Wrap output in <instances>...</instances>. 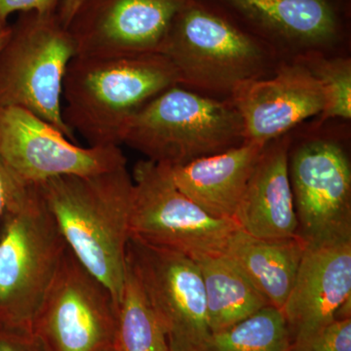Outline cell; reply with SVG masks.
<instances>
[{
	"label": "cell",
	"mask_w": 351,
	"mask_h": 351,
	"mask_svg": "<svg viewBox=\"0 0 351 351\" xmlns=\"http://www.w3.org/2000/svg\"><path fill=\"white\" fill-rule=\"evenodd\" d=\"M178 85L230 100L243 82L269 77L284 61L204 0H188L173 20L160 50Z\"/></svg>",
	"instance_id": "3"
},
{
	"label": "cell",
	"mask_w": 351,
	"mask_h": 351,
	"mask_svg": "<svg viewBox=\"0 0 351 351\" xmlns=\"http://www.w3.org/2000/svg\"><path fill=\"white\" fill-rule=\"evenodd\" d=\"M306 245L301 237L260 239L239 228L223 254L248 277L269 306L282 309L294 286Z\"/></svg>",
	"instance_id": "18"
},
{
	"label": "cell",
	"mask_w": 351,
	"mask_h": 351,
	"mask_svg": "<svg viewBox=\"0 0 351 351\" xmlns=\"http://www.w3.org/2000/svg\"><path fill=\"white\" fill-rule=\"evenodd\" d=\"M110 351H117V348H114V350H110Z\"/></svg>",
	"instance_id": "30"
},
{
	"label": "cell",
	"mask_w": 351,
	"mask_h": 351,
	"mask_svg": "<svg viewBox=\"0 0 351 351\" xmlns=\"http://www.w3.org/2000/svg\"><path fill=\"white\" fill-rule=\"evenodd\" d=\"M291 345L282 311L267 306L228 329L212 332L202 351H290Z\"/></svg>",
	"instance_id": "21"
},
{
	"label": "cell",
	"mask_w": 351,
	"mask_h": 351,
	"mask_svg": "<svg viewBox=\"0 0 351 351\" xmlns=\"http://www.w3.org/2000/svg\"><path fill=\"white\" fill-rule=\"evenodd\" d=\"M127 265L156 314L171 351H202L211 336L197 263L131 237Z\"/></svg>",
	"instance_id": "11"
},
{
	"label": "cell",
	"mask_w": 351,
	"mask_h": 351,
	"mask_svg": "<svg viewBox=\"0 0 351 351\" xmlns=\"http://www.w3.org/2000/svg\"><path fill=\"white\" fill-rule=\"evenodd\" d=\"M0 158L25 184L127 165L119 147H80L45 120L13 107L0 108Z\"/></svg>",
	"instance_id": "12"
},
{
	"label": "cell",
	"mask_w": 351,
	"mask_h": 351,
	"mask_svg": "<svg viewBox=\"0 0 351 351\" xmlns=\"http://www.w3.org/2000/svg\"><path fill=\"white\" fill-rule=\"evenodd\" d=\"M83 1L84 0H62L59 8H58L57 15L64 27H68L76 10L80 8Z\"/></svg>",
	"instance_id": "27"
},
{
	"label": "cell",
	"mask_w": 351,
	"mask_h": 351,
	"mask_svg": "<svg viewBox=\"0 0 351 351\" xmlns=\"http://www.w3.org/2000/svg\"><path fill=\"white\" fill-rule=\"evenodd\" d=\"M25 184L13 174L12 171L0 158V221L7 207L15 199Z\"/></svg>",
	"instance_id": "26"
},
{
	"label": "cell",
	"mask_w": 351,
	"mask_h": 351,
	"mask_svg": "<svg viewBox=\"0 0 351 351\" xmlns=\"http://www.w3.org/2000/svg\"><path fill=\"white\" fill-rule=\"evenodd\" d=\"M9 34H10V25L3 32H0V49L5 44L7 39H8Z\"/></svg>",
	"instance_id": "28"
},
{
	"label": "cell",
	"mask_w": 351,
	"mask_h": 351,
	"mask_svg": "<svg viewBox=\"0 0 351 351\" xmlns=\"http://www.w3.org/2000/svg\"><path fill=\"white\" fill-rule=\"evenodd\" d=\"M289 143L290 133L263 147L235 213L240 230L256 239L300 237L289 180Z\"/></svg>",
	"instance_id": "16"
},
{
	"label": "cell",
	"mask_w": 351,
	"mask_h": 351,
	"mask_svg": "<svg viewBox=\"0 0 351 351\" xmlns=\"http://www.w3.org/2000/svg\"><path fill=\"white\" fill-rule=\"evenodd\" d=\"M265 145L243 143L221 154L168 168L176 186L203 211L215 218L234 221Z\"/></svg>",
	"instance_id": "17"
},
{
	"label": "cell",
	"mask_w": 351,
	"mask_h": 351,
	"mask_svg": "<svg viewBox=\"0 0 351 351\" xmlns=\"http://www.w3.org/2000/svg\"><path fill=\"white\" fill-rule=\"evenodd\" d=\"M175 85L174 69L159 53L75 56L64 78L63 119L90 147H119L132 117Z\"/></svg>",
	"instance_id": "2"
},
{
	"label": "cell",
	"mask_w": 351,
	"mask_h": 351,
	"mask_svg": "<svg viewBox=\"0 0 351 351\" xmlns=\"http://www.w3.org/2000/svg\"><path fill=\"white\" fill-rule=\"evenodd\" d=\"M195 263L204 285L211 332L228 329L269 306L248 277L225 254L202 258Z\"/></svg>",
	"instance_id": "19"
},
{
	"label": "cell",
	"mask_w": 351,
	"mask_h": 351,
	"mask_svg": "<svg viewBox=\"0 0 351 351\" xmlns=\"http://www.w3.org/2000/svg\"><path fill=\"white\" fill-rule=\"evenodd\" d=\"M284 62L348 55L351 0H204Z\"/></svg>",
	"instance_id": "9"
},
{
	"label": "cell",
	"mask_w": 351,
	"mask_h": 351,
	"mask_svg": "<svg viewBox=\"0 0 351 351\" xmlns=\"http://www.w3.org/2000/svg\"><path fill=\"white\" fill-rule=\"evenodd\" d=\"M243 125L244 143L265 145L290 133L325 108L319 82L300 62H283L269 77L240 84L230 99Z\"/></svg>",
	"instance_id": "14"
},
{
	"label": "cell",
	"mask_w": 351,
	"mask_h": 351,
	"mask_svg": "<svg viewBox=\"0 0 351 351\" xmlns=\"http://www.w3.org/2000/svg\"><path fill=\"white\" fill-rule=\"evenodd\" d=\"M8 24H5V23H3L1 20H0V32H2L4 31V29H6L7 27H8Z\"/></svg>",
	"instance_id": "29"
},
{
	"label": "cell",
	"mask_w": 351,
	"mask_h": 351,
	"mask_svg": "<svg viewBox=\"0 0 351 351\" xmlns=\"http://www.w3.org/2000/svg\"><path fill=\"white\" fill-rule=\"evenodd\" d=\"M350 121L315 119L290 132L288 173L306 243L351 237Z\"/></svg>",
	"instance_id": "4"
},
{
	"label": "cell",
	"mask_w": 351,
	"mask_h": 351,
	"mask_svg": "<svg viewBox=\"0 0 351 351\" xmlns=\"http://www.w3.org/2000/svg\"><path fill=\"white\" fill-rule=\"evenodd\" d=\"M306 66L319 82L325 108L315 119H351V58L350 55L311 54L295 60Z\"/></svg>",
	"instance_id": "22"
},
{
	"label": "cell",
	"mask_w": 351,
	"mask_h": 351,
	"mask_svg": "<svg viewBox=\"0 0 351 351\" xmlns=\"http://www.w3.org/2000/svg\"><path fill=\"white\" fill-rule=\"evenodd\" d=\"M188 0H84L68 29L83 57L160 54Z\"/></svg>",
	"instance_id": "13"
},
{
	"label": "cell",
	"mask_w": 351,
	"mask_h": 351,
	"mask_svg": "<svg viewBox=\"0 0 351 351\" xmlns=\"http://www.w3.org/2000/svg\"><path fill=\"white\" fill-rule=\"evenodd\" d=\"M243 143V125L232 101L175 85L132 117L122 144L147 160L176 167Z\"/></svg>",
	"instance_id": "6"
},
{
	"label": "cell",
	"mask_w": 351,
	"mask_h": 351,
	"mask_svg": "<svg viewBox=\"0 0 351 351\" xmlns=\"http://www.w3.org/2000/svg\"><path fill=\"white\" fill-rule=\"evenodd\" d=\"M62 0H0V20L7 23L15 12H36L49 15L56 14Z\"/></svg>",
	"instance_id": "24"
},
{
	"label": "cell",
	"mask_w": 351,
	"mask_h": 351,
	"mask_svg": "<svg viewBox=\"0 0 351 351\" xmlns=\"http://www.w3.org/2000/svg\"><path fill=\"white\" fill-rule=\"evenodd\" d=\"M132 178L131 237L193 261L225 253L239 225L203 211L176 186L168 166L144 159Z\"/></svg>",
	"instance_id": "8"
},
{
	"label": "cell",
	"mask_w": 351,
	"mask_h": 351,
	"mask_svg": "<svg viewBox=\"0 0 351 351\" xmlns=\"http://www.w3.org/2000/svg\"><path fill=\"white\" fill-rule=\"evenodd\" d=\"M351 297V237L306 243L294 286L282 307L292 345L335 320Z\"/></svg>",
	"instance_id": "15"
},
{
	"label": "cell",
	"mask_w": 351,
	"mask_h": 351,
	"mask_svg": "<svg viewBox=\"0 0 351 351\" xmlns=\"http://www.w3.org/2000/svg\"><path fill=\"white\" fill-rule=\"evenodd\" d=\"M0 351H45L31 331L0 326Z\"/></svg>",
	"instance_id": "25"
},
{
	"label": "cell",
	"mask_w": 351,
	"mask_h": 351,
	"mask_svg": "<svg viewBox=\"0 0 351 351\" xmlns=\"http://www.w3.org/2000/svg\"><path fill=\"white\" fill-rule=\"evenodd\" d=\"M66 249L38 184H25L0 221V326L32 332Z\"/></svg>",
	"instance_id": "5"
},
{
	"label": "cell",
	"mask_w": 351,
	"mask_h": 351,
	"mask_svg": "<svg viewBox=\"0 0 351 351\" xmlns=\"http://www.w3.org/2000/svg\"><path fill=\"white\" fill-rule=\"evenodd\" d=\"M290 351H351V318L332 321Z\"/></svg>",
	"instance_id": "23"
},
{
	"label": "cell",
	"mask_w": 351,
	"mask_h": 351,
	"mask_svg": "<svg viewBox=\"0 0 351 351\" xmlns=\"http://www.w3.org/2000/svg\"><path fill=\"white\" fill-rule=\"evenodd\" d=\"M115 348L117 351H171L165 332L128 265L117 313Z\"/></svg>",
	"instance_id": "20"
},
{
	"label": "cell",
	"mask_w": 351,
	"mask_h": 351,
	"mask_svg": "<svg viewBox=\"0 0 351 351\" xmlns=\"http://www.w3.org/2000/svg\"><path fill=\"white\" fill-rule=\"evenodd\" d=\"M76 55L75 40L57 13H20L0 49V108L34 113L75 142L63 119V84Z\"/></svg>",
	"instance_id": "7"
},
{
	"label": "cell",
	"mask_w": 351,
	"mask_h": 351,
	"mask_svg": "<svg viewBox=\"0 0 351 351\" xmlns=\"http://www.w3.org/2000/svg\"><path fill=\"white\" fill-rule=\"evenodd\" d=\"M119 302L66 249L44 295L32 332L45 351L115 348Z\"/></svg>",
	"instance_id": "10"
},
{
	"label": "cell",
	"mask_w": 351,
	"mask_h": 351,
	"mask_svg": "<svg viewBox=\"0 0 351 351\" xmlns=\"http://www.w3.org/2000/svg\"><path fill=\"white\" fill-rule=\"evenodd\" d=\"M69 250L120 302L125 283L134 182L127 165L38 182Z\"/></svg>",
	"instance_id": "1"
}]
</instances>
